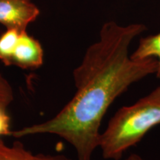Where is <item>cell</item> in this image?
<instances>
[{
	"label": "cell",
	"mask_w": 160,
	"mask_h": 160,
	"mask_svg": "<svg viewBox=\"0 0 160 160\" xmlns=\"http://www.w3.org/2000/svg\"><path fill=\"white\" fill-rule=\"evenodd\" d=\"M124 160H145L141 156L137 153H131L128 157H127Z\"/></svg>",
	"instance_id": "9c48e42d"
},
{
	"label": "cell",
	"mask_w": 160,
	"mask_h": 160,
	"mask_svg": "<svg viewBox=\"0 0 160 160\" xmlns=\"http://www.w3.org/2000/svg\"><path fill=\"white\" fill-rule=\"evenodd\" d=\"M40 14L31 0H0V24L6 29L27 30Z\"/></svg>",
	"instance_id": "277c9868"
},
{
	"label": "cell",
	"mask_w": 160,
	"mask_h": 160,
	"mask_svg": "<svg viewBox=\"0 0 160 160\" xmlns=\"http://www.w3.org/2000/svg\"><path fill=\"white\" fill-rule=\"evenodd\" d=\"M0 160H72L64 154L33 153L21 142L15 141L12 145L6 144L0 137Z\"/></svg>",
	"instance_id": "5b68a950"
},
{
	"label": "cell",
	"mask_w": 160,
	"mask_h": 160,
	"mask_svg": "<svg viewBox=\"0 0 160 160\" xmlns=\"http://www.w3.org/2000/svg\"><path fill=\"white\" fill-rule=\"evenodd\" d=\"M145 31L143 24L105 22L73 72L77 91L68 103L51 119L12 131L10 136L54 134L73 146L77 160H92L112 104L133 84L157 73V59H133L129 53L132 42Z\"/></svg>",
	"instance_id": "6da1fadb"
},
{
	"label": "cell",
	"mask_w": 160,
	"mask_h": 160,
	"mask_svg": "<svg viewBox=\"0 0 160 160\" xmlns=\"http://www.w3.org/2000/svg\"><path fill=\"white\" fill-rule=\"evenodd\" d=\"M13 97L12 86L0 72V108L7 110L13 101Z\"/></svg>",
	"instance_id": "52a82bcc"
},
{
	"label": "cell",
	"mask_w": 160,
	"mask_h": 160,
	"mask_svg": "<svg viewBox=\"0 0 160 160\" xmlns=\"http://www.w3.org/2000/svg\"><path fill=\"white\" fill-rule=\"evenodd\" d=\"M160 125V86L132 105L123 106L101 132L99 148L104 159L121 160L124 153Z\"/></svg>",
	"instance_id": "7a4b0ae2"
},
{
	"label": "cell",
	"mask_w": 160,
	"mask_h": 160,
	"mask_svg": "<svg viewBox=\"0 0 160 160\" xmlns=\"http://www.w3.org/2000/svg\"><path fill=\"white\" fill-rule=\"evenodd\" d=\"M11 130V117L7 110L0 108V137L10 136Z\"/></svg>",
	"instance_id": "ba28073f"
},
{
	"label": "cell",
	"mask_w": 160,
	"mask_h": 160,
	"mask_svg": "<svg viewBox=\"0 0 160 160\" xmlns=\"http://www.w3.org/2000/svg\"><path fill=\"white\" fill-rule=\"evenodd\" d=\"M137 59L153 58L158 63L156 76L160 79V32L154 35H149L141 38L137 49L131 55Z\"/></svg>",
	"instance_id": "8992f818"
},
{
	"label": "cell",
	"mask_w": 160,
	"mask_h": 160,
	"mask_svg": "<svg viewBox=\"0 0 160 160\" xmlns=\"http://www.w3.org/2000/svg\"><path fill=\"white\" fill-rule=\"evenodd\" d=\"M0 61L22 69L39 68L44 62L42 46L27 30L6 29L0 36Z\"/></svg>",
	"instance_id": "3957f363"
}]
</instances>
